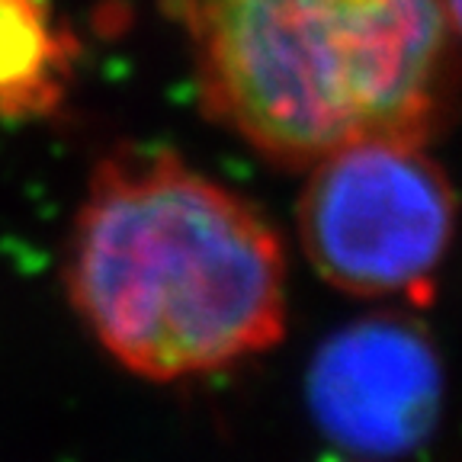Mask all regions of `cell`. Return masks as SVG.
<instances>
[{
	"label": "cell",
	"mask_w": 462,
	"mask_h": 462,
	"mask_svg": "<svg viewBox=\"0 0 462 462\" xmlns=\"http://www.w3.org/2000/svg\"><path fill=\"white\" fill-rule=\"evenodd\" d=\"M71 51L49 0H0V116L51 113L71 78Z\"/></svg>",
	"instance_id": "cell-5"
},
{
	"label": "cell",
	"mask_w": 462,
	"mask_h": 462,
	"mask_svg": "<svg viewBox=\"0 0 462 462\" xmlns=\"http://www.w3.org/2000/svg\"><path fill=\"white\" fill-rule=\"evenodd\" d=\"M424 148L373 138L311 164L299 238L331 286L354 296L430 299L453 241L456 196Z\"/></svg>",
	"instance_id": "cell-3"
},
{
	"label": "cell",
	"mask_w": 462,
	"mask_h": 462,
	"mask_svg": "<svg viewBox=\"0 0 462 462\" xmlns=\"http://www.w3.org/2000/svg\"><path fill=\"white\" fill-rule=\"evenodd\" d=\"M65 280L103 350L154 383L228 369L286 331V254L273 225L161 148L100 161Z\"/></svg>",
	"instance_id": "cell-1"
},
{
	"label": "cell",
	"mask_w": 462,
	"mask_h": 462,
	"mask_svg": "<svg viewBox=\"0 0 462 462\" xmlns=\"http://www.w3.org/2000/svg\"><path fill=\"white\" fill-rule=\"evenodd\" d=\"M315 424L363 456H398L430 437L443 408V369L424 328L375 315L340 328L309 369Z\"/></svg>",
	"instance_id": "cell-4"
},
{
	"label": "cell",
	"mask_w": 462,
	"mask_h": 462,
	"mask_svg": "<svg viewBox=\"0 0 462 462\" xmlns=\"http://www.w3.org/2000/svg\"><path fill=\"white\" fill-rule=\"evenodd\" d=\"M212 119L282 167L433 142L453 103L447 0H177Z\"/></svg>",
	"instance_id": "cell-2"
}]
</instances>
